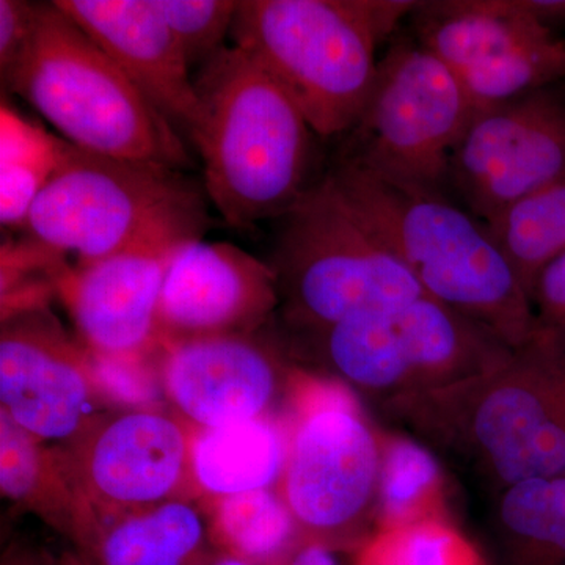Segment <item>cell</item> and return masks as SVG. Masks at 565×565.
Returning <instances> with one entry per match:
<instances>
[{"instance_id":"15","label":"cell","mask_w":565,"mask_h":565,"mask_svg":"<svg viewBox=\"0 0 565 565\" xmlns=\"http://www.w3.org/2000/svg\"><path fill=\"white\" fill-rule=\"evenodd\" d=\"M159 363L166 399L195 427L273 416L291 370L256 333L170 341Z\"/></svg>"},{"instance_id":"4","label":"cell","mask_w":565,"mask_h":565,"mask_svg":"<svg viewBox=\"0 0 565 565\" xmlns=\"http://www.w3.org/2000/svg\"><path fill=\"white\" fill-rule=\"evenodd\" d=\"M416 6L408 0H243L232 36L234 46L288 92L316 136H345L373 90L379 46Z\"/></svg>"},{"instance_id":"3","label":"cell","mask_w":565,"mask_h":565,"mask_svg":"<svg viewBox=\"0 0 565 565\" xmlns=\"http://www.w3.org/2000/svg\"><path fill=\"white\" fill-rule=\"evenodd\" d=\"M207 195L181 170L81 150L65 140L62 161L33 203L22 232L33 263L57 269L102 262L150 245L185 244L206 232Z\"/></svg>"},{"instance_id":"33","label":"cell","mask_w":565,"mask_h":565,"mask_svg":"<svg viewBox=\"0 0 565 565\" xmlns=\"http://www.w3.org/2000/svg\"><path fill=\"white\" fill-rule=\"evenodd\" d=\"M286 565H338L333 550L316 542H307L297 550Z\"/></svg>"},{"instance_id":"14","label":"cell","mask_w":565,"mask_h":565,"mask_svg":"<svg viewBox=\"0 0 565 565\" xmlns=\"http://www.w3.org/2000/svg\"><path fill=\"white\" fill-rule=\"evenodd\" d=\"M0 412L41 441H68L102 418L87 349L43 305L2 316Z\"/></svg>"},{"instance_id":"8","label":"cell","mask_w":565,"mask_h":565,"mask_svg":"<svg viewBox=\"0 0 565 565\" xmlns=\"http://www.w3.org/2000/svg\"><path fill=\"white\" fill-rule=\"evenodd\" d=\"M285 399L288 452L277 490L307 542L356 550L374 523L381 433L337 375L291 367Z\"/></svg>"},{"instance_id":"24","label":"cell","mask_w":565,"mask_h":565,"mask_svg":"<svg viewBox=\"0 0 565 565\" xmlns=\"http://www.w3.org/2000/svg\"><path fill=\"white\" fill-rule=\"evenodd\" d=\"M498 533L508 565H565V475L503 490Z\"/></svg>"},{"instance_id":"11","label":"cell","mask_w":565,"mask_h":565,"mask_svg":"<svg viewBox=\"0 0 565 565\" xmlns=\"http://www.w3.org/2000/svg\"><path fill=\"white\" fill-rule=\"evenodd\" d=\"M412 18L415 39L455 74L476 111L565 82V43L525 0L418 2Z\"/></svg>"},{"instance_id":"9","label":"cell","mask_w":565,"mask_h":565,"mask_svg":"<svg viewBox=\"0 0 565 565\" xmlns=\"http://www.w3.org/2000/svg\"><path fill=\"white\" fill-rule=\"evenodd\" d=\"M475 115L445 63L416 39L394 41L338 156L394 184L446 195L452 152Z\"/></svg>"},{"instance_id":"26","label":"cell","mask_w":565,"mask_h":565,"mask_svg":"<svg viewBox=\"0 0 565 565\" xmlns=\"http://www.w3.org/2000/svg\"><path fill=\"white\" fill-rule=\"evenodd\" d=\"M486 225L531 296L539 274L565 252V178L512 204Z\"/></svg>"},{"instance_id":"29","label":"cell","mask_w":565,"mask_h":565,"mask_svg":"<svg viewBox=\"0 0 565 565\" xmlns=\"http://www.w3.org/2000/svg\"><path fill=\"white\" fill-rule=\"evenodd\" d=\"M237 3L234 0H152L172 29L189 66L204 65L222 51L232 32Z\"/></svg>"},{"instance_id":"1","label":"cell","mask_w":565,"mask_h":565,"mask_svg":"<svg viewBox=\"0 0 565 565\" xmlns=\"http://www.w3.org/2000/svg\"><path fill=\"white\" fill-rule=\"evenodd\" d=\"M191 140L204 191L223 221H280L318 181L315 136L288 92L248 52L223 47L202 65Z\"/></svg>"},{"instance_id":"5","label":"cell","mask_w":565,"mask_h":565,"mask_svg":"<svg viewBox=\"0 0 565 565\" xmlns=\"http://www.w3.org/2000/svg\"><path fill=\"white\" fill-rule=\"evenodd\" d=\"M385 408L500 492L565 475V404L533 340L486 373L394 397Z\"/></svg>"},{"instance_id":"35","label":"cell","mask_w":565,"mask_h":565,"mask_svg":"<svg viewBox=\"0 0 565 565\" xmlns=\"http://www.w3.org/2000/svg\"><path fill=\"white\" fill-rule=\"evenodd\" d=\"M0 565H51V563L28 546L13 545L3 553Z\"/></svg>"},{"instance_id":"34","label":"cell","mask_w":565,"mask_h":565,"mask_svg":"<svg viewBox=\"0 0 565 565\" xmlns=\"http://www.w3.org/2000/svg\"><path fill=\"white\" fill-rule=\"evenodd\" d=\"M525 6L546 28L565 22V0H525Z\"/></svg>"},{"instance_id":"2","label":"cell","mask_w":565,"mask_h":565,"mask_svg":"<svg viewBox=\"0 0 565 565\" xmlns=\"http://www.w3.org/2000/svg\"><path fill=\"white\" fill-rule=\"evenodd\" d=\"M327 173L427 297L514 351L533 340L539 327L525 286L486 223L467 207L445 193L375 177L341 156Z\"/></svg>"},{"instance_id":"17","label":"cell","mask_w":565,"mask_h":565,"mask_svg":"<svg viewBox=\"0 0 565 565\" xmlns=\"http://www.w3.org/2000/svg\"><path fill=\"white\" fill-rule=\"evenodd\" d=\"M280 303L269 263L230 243L192 241L174 256L159 305L161 343L258 333Z\"/></svg>"},{"instance_id":"20","label":"cell","mask_w":565,"mask_h":565,"mask_svg":"<svg viewBox=\"0 0 565 565\" xmlns=\"http://www.w3.org/2000/svg\"><path fill=\"white\" fill-rule=\"evenodd\" d=\"M192 427L191 462L199 498L277 489L288 452V424L275 416Z\"/></svg>"},{"instance_id":"21","label":"cell","mask_w":565,"mask_h":565,"mask_svg":"<svg viewBox=\"0 0 565 565\" xmlns=\"http://www.w3.org/2000/svg\"><path fill=\"white\" fill-rule=\"evenodd\" d=\"M207 526L189 501L98 520L82 550L99 565H211Z\"/></svg>"},{"instance_id":"37","label":"cell","mask_w":565,"mask_h":565,"mask_svg":"<svg viewBox=\"0 0 565 565\" xmlns=\"http://www.w3.org/2000/svg\"><path fill=\"white\" fill-rule=\"evenodd\" d=\"M211 565H247V564L241 563V561L234 559V557L221 555V556H215V559L212 561Z\"/></svg>"},{"instance_id":"18","label":"cell","mask_w":565,"mask_h":565,"mask_svg":"<svg viewBox=\"0 0 565 565\" xmlns=\"http://www.w3.org/2000/svg\"><path fill=\"white\" fill-rule=\"evenodd\" d=\"M54 6L117 63L174 131L191 137L199 115L195 82L152 0H57Z\"/></svg>"},{"instance_id":"32","label":"cell","mask_w":565,"mask_h":565,"mask_svg":"<svg viewBox=\"0 0 565 565\" xmlns=\"http://www.w3.org/2000/svg\"><path fill=\"white\" fill-rule=\"evenodd\" d=\"M533 343L548 367L550 374L555 379L565 404V332L539 330L534 334Z\"/></svg>"},{"instance_id":"30","label":"cell","mask_w":565,"mask_h":565,"mask_svg":"<svg viewBox=\"0 0 565 565\" xmlns=\"http://www.w3.org/2000/svg\"><path fill=\"white\" fill-rule=\"evenodd\" d=\"M39 6L22 0H0V76L7 79L20 61L35 29Z\"/></svg>"},{"instance_id":"6","label":"cell","mask_w":565,"mask_h":565,"mask_svg":"<svg viewBox=\"0 0 565 565\" xmlns=\"http://www.w3.org/2000/svg\"><path fill=\"white\" fill-rule=\"evenodd\" d=\"M2 84L81 150L177 170L191 166L180 134L54 2L40 3L32 39Z\"/></svg>"},{"instance_id":"36","label":"cell","mask_w":565,"mask_h":565,"mask_svg":"<svg viewBox=\"0 0 565 565\" xmlns=\"http://www.w3.org/2000/svg\"><path fill=\"white\" fill-rule=\"evenodd\" d=\"M51 565H99L87 555L76 550V552L62 553Z\"/></svg>"},{"instance_id":"7","label":"cell","mask_w":565,"mask_h":565,"mask_svg":"<svg viewBox=\"0 0 565 565\" xmlns=\"http://www.w3.org/2000/svg\"><path fill=\"white\" fill-rule=\"evenodd\" d=\"M273 262L282 315L300 333L426 296L329 173L280 218Z\"/></svg>"},{"instance_id":"10","label":"cell","mask_w":565,"mask_h":565,"mask_svg":"<svg viewBox=\"0 0 565 565\" xmlns=\"http://www.w3.org/2000/svg\"><path fill=\"white\" fill-rule=\"evenodd\" d=\"M305 334L337 377L385 403L486 373L514 353L484 327L427 296Z\"/></svg>"},{"instance_id":"12","label":"cell","mask_w":565,"mask_h":565,"mask_svg":"<svg viewBox=\"0 0 565 565\" xmlns=\"http://www.w3.org/2000/svg\"><path fill=\"white\" fill-rule=\"evenodd\" d=\"M191 424L159 408L103 415L58 449L98 520L199 498Z\"/></svg>"},{"instance_id":"16","label":"cell","mask_w":565,"mask_h":565,"mask_svg":"<svg viewBox=\"0 0 565 565\" xmlns=\"http://www.w3.org/2000/svg\"><path fill=\"white\" fill-rule=\"evenodd\" d=\"M185 244L132 248L55 273V289L87 351L136 356L162 348L159 305L163 285Z\"/></svg>"},{"instance_id":"28","label":"cell","mask_w":565,"mask_h":565,"mask_svg":"<svg viewBox=\"0 0 565 565\" xmlns=\"http://www.w3.org/2000/svg\"><path fill=\"white\" fill-rule=\"evenodd\" d=\"M96 393L104 405L120 411L158 408L166 399L161 349L148 355L111 356L87 351Z\"/></svg>"},{"instance_id":"31","label":"cell","mask_w":565,"mask_h":565,"mask_svg":"<svg viewBox=\"0 0 565 565\" xmlns=\"http://www.w3.org/2000/svg\"><path fill=\"white\" fill-rule=\"evenodd\" d=\"M530 299L539 330L565 332V252L535 278Z\"/></svg>"},{"instance_id":"25","label":"cell","mask_w":565,"mask_h":565,"mask_svg":"<svg viewBox=\"0 0 565 565\" xmlns=\"http://www.w3.org/2000/svg\"><path fill=\"white\" fill-rule=\"evenodd\" d=\"M65 139L18 114L9 104L0 109V221L21 230L33 203L62 161Z\"/></svg>"},{"instance_id":"19","label":"cell","mask_w":565,"mask_h":565,"mask_svg":"<svg viewBox=\"0 0 565 565\" xmlns=\"http://www.w3.org/2000/svg\"><path fill=\"white\" fill-rule=\"evenodd\" d=\"M0 490L3 498L66 535L84 550L98 516L71 482L57 449L25 433L0 412Z\"/></svg>"},{"instance_id":"13","label":"cell","mask_w":565,"mask_h":565,"mask_svg":"<svg viewBox=\"0 0 565 565\" xmlns=\"http://www.w3.org/2000/svg\"><path fill=\"white\" fill-rule=\"evenodd\" d=\"M561 84L476 111L452 152L449 188L479 221L489 223L512 204L565 178Z\"/></svg>"},{"instance_id":"22","label":"cell","mask_w":565,"mask_h":565,"mask_svg":"<svg viewBox=\"0 0 565 565\" xmlns=\"http://www.w3.org/2000/svg\"><path fill=\"white\" fill-rule=\"evenodd\" d=\"M211 544L247 565H286L307 544L277 489L203 498Z\"/></svg>"},{"instance_id":"27","label":"cell","mask_w":565,"mask_h":565,"mask_svg":"<svg viewBox=\"0 0 565 565\" xmlns=\"http://www.w3.org/2000/svg\"><path fill=\"white\" fill-rule=\"evenodd\" d=\"M353 565H489L449 520L375 530L355 550Z\"/></svg>"},{"instance_id":"23","label":"cell","mask_w":565,"mask_h":565,"mask_svg":"<svg viewBox=\"0 0 565 565\" xmlns=\"http://www.w3.org/2000/svg\"><path fill=\"white\" fill-rule=\"evenodd\" d=\"M381 452L374 531L448 520L446 478L433 452L404 435L382 433Z\"/></svg>"}]
</instances>
